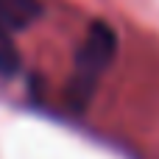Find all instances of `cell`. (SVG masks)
I'll use <instances>...</instances> for the list:
<instances>
[{"label": "cell", "mask_w": 159, "mask_h": 159, "mask_svg": "<svg viewBox=\"0 0 159 159\" xmlns=\"http://www.w3.org/2000/svg\"><path fill=\"white\" fill-rule=\"evenodd\" d=\"M117 56V34L109 22L95 20L87 31V36L81 39L75 59H73V70L64 87V98L67 106L73 112H81L89 106V101L95 98L109 64Z\"/></svg>", "instance_id": "obj_1"}, {"label": "cell", "mask_w": 159, "mask_h": 159, "mask_svg": "<svg viewBox=\"0 0 159 159\" xmlns=\"http://www.w3.org/2000/svg\"><path fill=\"white\" fill-rule=\"evenodd\" d=\"M42 14L39 0H0V78H8L20 67V50L14 36L31 28Z\"/></svg>", "instance_id": "obj_2"}]
</instances>
